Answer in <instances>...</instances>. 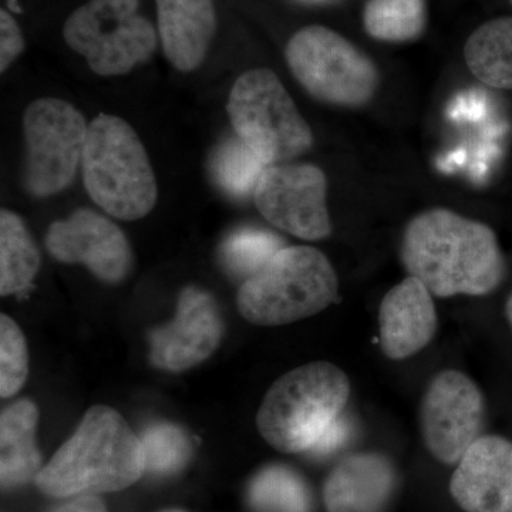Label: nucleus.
Masks as SVG:
<instances>
[{
	"label": "nucleus",
	"mask_w": 512,
	"mask_h": 512,
	"mask_svg": "<svg viewBox=\"0 0 512 512\" xmlns=\"http://www.w3.org/2000/svg\"><path fill=\"white\" fill-rule=\"evenodd\" d=\"M400 258L437 298L490 295L507 274L493 229L447 208L421 212L407 224Z\"/></svg>",
	"instance_id": "obj_1"
},
{
	"label": "nucleus",
	"mask_w": 512,
	"mask_h": 512,
	"mask_svg": "<svg viewBox=\"0 0 512 512\" xmlns=\"http://www.w3.org/2000/svg\"><path fill=\"white\" fill-rule=\"evenodd\" d=\"M143 473L140 437L117 410L94 406L35 481L42 493L66 498L124 490Z\"/></svg>",
	"instance_id": "obj_2"
},
{
	"label": "nucleus",
	"mask_w": 512,
	"mask_h": 512,
	"mask_svg": "<svg viewBox=\"0 0 512 512\" xmlns=\"http://www.w3.org/2000/svg\"><path fill=\"white\" fill-rule=\"evenodd\" d=\"M350 392L348 375L333 363L296 367L269 387L256 414V427L276 451L306 454L345 413Z\"/></svg>",
	"instance_id": "obj_3"
},
{
	"label": "nucleus",
	"mask_w": 512,
	"mask_h": 512,
	"mask_svg": "<svg viewBox=\"0 0 512 512\" xmlns=\"http://www.w3.org/2000/svg\"><path fill=\"white\" fill-rule=\"evenodd\" d=\"M82 171L87 194L111 217L136 221L156 207L150 157L136 130L121 117L101 113L89 124Z\"/></svg>",
	"instance_id": "obj_4"
},
{
	"label": "nucleus",
	"mask_w": 512,
	"mask_h": 512,
	"mask_svg": "<svg viewBox=\"0 0 512 512\" xmlns=\"http://www.w3.org/2000/svg\"><path fill=\"white\" fill-rule=\"evenodd\" d=\"M339 279L328 256L311 247H285L239 288L238 311L256 326H284L328 309Z\"/></svg>",
	"instance_id": "obj_5"
},
{
	"label": "nucleus",
	"mask_w": 512,
	"mask_h": 512,
	"mask_svg": "<svg viewBox=\"0 0 512 512\" xmlns=\"http://www.w3.org/2000/svg\"><path fill=\"white\" fill-rule=\"evenodd\" d=\"M227 113L237 136L262 163L284 164L313 146V133L272 70L251 69L232 86Z\"/></svg>",
	"instance_id": "obj_6"
},
{
	"label": "nucleus",
	"mask_w": 512,
	"mask_h": 512,
	"mask_svg": "<svg viewBox=\"0 0 512 512\" xmlns=\"http://www.w3.org/2000/svg\"><path fill=\"white\" fill-rule=\"evenodd\" d=\"M140 0H89L63 26L64 42L103 77L124 76L156 52L158 32Z\"/></svg>",
	"instance_id": "obj_7"
},
{
	"label": "nucleus",
	"mask_w": 512,
	"mask_h": 512,
	"mask_svg": "<svg viewBox=\"0 0 512 512\" xmlns=\"http://www.w3.org/2000/svg\"><path fill=\"white\" fill-rule=\"evenodd\" d=\"M285 57L303 89L322 103L359 109L375 97L376 64L336 30L305 26L289 39Z\"/></svg>",
	"instance_id": "obj_8"
},
{
	"label": "nucleus",
	"mask_w": 512,
	"mask_h": 512,
	"mask_svg": "<svg viewBox=\"0 0 512 512\" xmlns=\"http://www.w3.org/2000/svg\"><path fill=\"white\" fill-rule=\"evenodd\" d=\"M26 165L23 184L36 198L66 190L82 165L89 124L66 100L43 97L30 103L23 116Z\"/></svg>",
	"instance_id": "obj_9"
},
{
	"label": "nucleus",
	"mask_w": 512,
	"mask_h": 512,
	"mask_svg": "<svg viewBox=\"0 0 512 512\" xmlns=\"http://www.w3.org/2000/svg\"><path fill=\"white\" fill-rule=\"evenodd\" d=\"M485 421L483 392L474 380L443 370L431 379L420 403L424 446L441 463L458 464L481 437Z\"/></svg>",
	"instance_id": "obj_10"
},
{
	"label": "nucleus",
	"mask_w": 512,
	"mask_h": 512,
	"mask_svg": "<svg viewBox=\"0 0 512 512\" xmlns=\"http://www.w3.org/2000/svg\"><path fill=\"white\" fill-rule=\"evenodd\" d=\"M255 205L269 224L306 241L332 234L328 180L313 164L268 165L254 191Z\"/></svg>",
	"instance_id": "obj_11"
},
{
	"label": "nucleus",
	"mask_w": 512,
	"mask_h": 512,
	"mask_svg": "<svg viewBox=\"0 0 512 512\" xmlns=\"http://www.w3.org/2000/svg\"><path fill=\"white\" fill-rule=\"evenodd\" d=\"M47 251L63 264L84 265L106 284H120L133 269V251L124 232L109 218L79 208L47 229Z\"/></svg>",
	"instance_id": "obj_12"
},
{
	"label": "nucleus",
	"mask_w": 512,
	"mask_h": 512,
	"mask_svg": "<svg viewBox=\"0 0 512 512\" xmlns=\"http://www.w3.org/2000/svg\"><path fill=\"white\" fill-rule=\"evenodd\" d=\"M224 322L214 296L187 286L178 296L174 320L150 333V359L165 372L201 365L220 346Z\"/></svg>",
	"instance_id": "obj_13"
},
{
	"label": "nucleus",
	"mask_w": 512,
	"mask_h": 512,
	"mask_svg": "<svg viewBox=\"0 0 512 512\" xmlns=\"http://www.w3.org/2000/svg\"><path fill=\"white\" fill-rule=\"evenodd\" d=\"M450 494L466 512H512V441L481 436L454 470Z\"/></svg>",
	"instance_id": "obj_14"
},
{
	"label": "nucleus",
	"mask_w": 512,
	"mask_h": 512,
	"mask_svg": "<svg viewBox=\"0 0 512 512\" xmlns=\"http://www.w3.org/2000/svg\"><path fill=\"white\" fill-rule=\"evenodd\" d=\"M439 328L433 295L407 276L384 295L379 309L380 348L390 360L409 359L427 348Z\"/></svg>",
	"instance_id": "obj_15"
},
{
	"label": "nucleus",
	"mask_w": 512,
	"mask_h": 512,
	"mask_svg": "<svg viewBox=\"0 0 512 512\" xmlns=\"http://www.w3.org/2000/svg\"><path fill=\"white\" fill-rule=\"evenodd\" d=\"M397 473L379 453H357L340 460L323 485L328 512H383L392 501Z\"/></svg>",
	"instance_id": "obj_16"
},
{
	"label": "nucleus",
	"mask_w": 512,
	"mask_h": 512,
	"mask_svg": "<svg viewBox=\"0 0 512 512\" xmlns=\"http://www.w3.org/2000/svg\"><path fill=\"white\" fill-rule=\"evenodd\" d=\"M157 32L168 62L181 73L197 70L217 33L214 0H156Z\"/></svg>",
	"instance_id": "obj_17"
},
{
	"label": "nucleus",
	"mask_w": 512,
	"mask_h": 512,
	"mask_svg": "<svg viewBox=\"0 0 512 512\" xmlns=\"http://www.w3.org/2000/svg\"><path fill=\"white\" fill-rule=\"evenodd\" d=\"M39 410L30 400H19L0 416V480L3 488L29 483L40 473L42 456L36 446Z\"/></svg>",
	"instance_id": "obj_18"
},
{
	"label": "nucleus",
	"mask_w": 512,
	"mask_h": 512,
	"mask_svg": "<svg viewBox=\"0 0 512 512\" xmlns=\"http://www.w3.org/2000/svg\"><path fill=\"white\" fill-rule=\"evenodd\" d=\"M468 70L497 90H512V16L478 26L464 45Z\"/></svg>",
	"instance_id": "obj_19"
},
{
	"label": "nucleus",
	"mask_w": 512,
	"mask_h": 512,
	"mask_svg": "<svg viewBox=\"0 0 512 512\" xmlns=\"http://www.w3.org/2000/svg\"><path fill=\"white\" fill-rule=\"evenodd\" d=\"M35 239L16 212L0 211V293L19 295L28 291L40 269Z\"/></svg>",
	"instance_id": "obj_20"
},
{
	"label": "nucleus",
	"mask_w": 512,
	"mask_h": 512,
	"mask_svg": "<svg viewBox=\"0 0 512 512\" xmlns=\"http://www.w3.org/2000/svg\"><path fill=\"white\" fill-rule=\"evenodd\" d=\"M249 507L255 512H312L308 484L295 470L268 466L259 470L248 485Z\"/></svg>",
	"instance_id": "obj_21"
},
{
	"label": "nucleus",
	"mask_w": 512,
	"mask_h": 512,
	"mask_svg": "<svg viewBox=\"0 0 512 512\" xmlns=\"http://www.w3.org/2000/svg\"><path fill=\"white\" fill-rule=\"evenodd\" d=\"M363 28L379 42H412L427 25L426 0H367Z\"/></svg>",
	"instance_id": "obj_22"
},
{
	"label": "nucleus",
	"mask_w": 512,
	"mask_h": 512,
	"mask_svg": "<svg viewBox=\"0 0 512 512\" xmlns=\"http://www.w3.org/2000/svg\"><path fill=\"white\" fill-rule=\"evenodd\" d=\"M282 248H285L284 239L274 232L242 228L232 232L222 242L221 261L228 272L247 281L261 271Z\"/></svg>",
	"instance_id": "obj_23"
},
{
	"label": "nucleus",
	"mask_w": 512,
	"mask_h": 512,
	"mask_svg": "<svg viewBox=\"0 0 512 512\" xmlns=\"http://www.w3.org/2000/svg\"><path fill=\"white\" fill-rule=\"evenodd\" d=\"M266 167L268 165L262 163L238 136L228 138L212 158L215 180L222 190L235 198L252 194Z\"/></svg>",
	"instance_id": "obj_24"
},
{
	"label": "nucleus",
	"mask_w": 512,
	"mask_h": 512,
	"mask_svg": "<svg viewBox=\"0 0 512 512\" xmlns=\"http://www.w3.org/2000/svg\"><path fill=\"white\" fill-rule=\"evenodd\" d=\"M140 441L144 471L154 476H173L190 460L192 446L188 434L173 423L151 424Z\"/></svg>",
	"instance_id": "obj_25"
},
{
	"label": "nucleus",
	"mask_w": 512,
	"mask_h": 512,
	"mask_svg": "<svg viewBox=\"0 0 512 512\" xmlns=\"http://www.w3.org/2000/svg\"><path fill=\"white\" fill-rule=\"evenodd\" d=\"M29 357L22 330L9 316H0V396H15L26 383Z\"/></svg>",
	"instance_id": "obj_26"
},
{
	"label": "nucleus",
	"mask_w": 512,
	"mask_h": 512,
	"mask_svg": "<svg viewBox=\"0 0 512 512\" xmlns=\"http://www.w3.org/2000/svg\"><path fill=\"white\" fill-rule=\"evenodd\" d=\"M353 436H355V421L345 412L330 424L328 430L306 454L315 460H325L348 446Z\"/></svg>",
	"instance_id": "obj_27"
},
{
	"label": "nucleus",
	"mask_w": 512,
	"mask_h": 512,
	"mask_svg": "<svg viewBox=\"0 0 512 512\" xmlns=\"http://www.w3.org/2000/svg\"><path fill=\"white\" fill-rule=\"evenodd\" d=\"M26 47L25 36L9 10H0V73L12 66Z\"/></svg>",
	"instance_id": "obj_28"
},
{
	"label": "nucleus",
	"mask_w": 512,
	"mask_h": 512,
	"mask_svg": "<svg viewBox=\"0 0 512 512\" xmlns=\"http://www.w3.org/2000/svg\"><path fill=\"white\" fill-rule=\"evenodd\" d=\"M55 512H109L100 498L93 494H83L69 503L60 505Z\"/></svg>",
	"instance_id": "obj_29"
},
{
	"label": "nucleus",
	"mask_w": 512,
	"mask_h": 512,
	"mask_svg": "<svg viewBox=\"0 0 512 512\" xmlns=\"http://www.w3.org/2000/svg\"><path fill=\"white\" fill-rule=\"evenodd\" d=\"M295 2L302 3V5L308 6H323L330 5V3H335L336 0H295Z\"/></svg>",
	"instance_id": "obj_30"
},
{
	"label": "nucleus",
	"mask_w": 512,
	"mask_h": 512,
	"mask_svg": "<svg viewBox=\"0 0 512 512\" xmlns=\"http://www.w3.org/2000/svg\"><path fill=\"white\" fill-rule=\"evenodd\" d=\"M505 315H507L508 322L512 326V292L508 296L507 303H505Z\"/></svg>",
	"instance_id": "obj_31"
},
{
	"label": "nucleus",
	"mask_w": 512,
	"mask_h": 512,
	"mask_svg": "<svg viewBox=\"0 0 512 512\" xmlns=\"http://www.w3.org/2000/svg\"><path fill=\"white\" fill-rule=\"evenodd\" d=\"M161 512H187V511L177 510V508H171V510H165V511H161Z\"/></svg>",
	"instance_id": "obj_32"
},
{
	"label": "nucleus",
	"mask_w": 512,
	"mask_h": 512,
	"mask_svg": "<svg viewBox=\"0 0 512 512\" xmlns=\"http://www.w3.org/2000/svg\"><path fill=\"white\" fill-rule=\"evenodd\" d=\"M510 2L512 3V0H510Z\"/></svg>",
	"instance_id": "obj_33"
}]
</instances>
